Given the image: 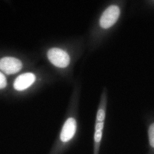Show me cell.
Masks as SVG:
<instances>
[{
	"instance_id": "obj_5",
	"label": "cell",
	"mask_w": 154,
	"mask_h": 154,
	"mask_svg": "<svg viewBox=\"0 0 154 154\" xmlns=\"http://www.w3.org/2000/svg\"><path fill=\"white\" fill-rule=\"evenodd\" d=\"M77 130V122L73 118H69L65 122L60 134L61 140L64 143L70 141Z\"/></svg>"
},
{
	"instance_id": "obj_4",
	"label": "cell",
	"mask_w": 154,
	"mask_h": 154,
	"mask_svg": "<svg viewBox=\"0 0 154 154\" xmlns=\"http://www.w3.org/2000/svg\"><path fill=\"white\" fill-rule=\"evenodd\" d=\"M21 61L13 57L2 58L0 60V68L7 74H12L18 72L22 67Z\"/></svg>"
},
{
	"instance_id": "obj_8",
	"label": "cell",
	"mask_w": 154,
	"mask_h": 154,
	"mask_svg": "<svg viewBox=\"0 0 154 154\" xmlns=\"http://www.w3.org/2000/svg\"><path fill=\"white\" fill-rule=\"evenodd\" d=\"M7 82L6 77L5 75L2 73L0 72V88L1 89L4 88L6 86Z\"/></svg>"
},
{
	"instance_id": "obj_7",
	"label": "cell",
	"mask_w": 154,
	"mask_h": 154,
	"mask_svg": "<svg viewBox=\"0 0 154 154\" xmlns=\"http://www.w3.org/2000/svg\"><path fill=\"white\" fill-rule=\"evenodd\" d=\"M149 151L147 154H154V122L147 127Z\"/></svg>"
},
{
	"instance_id": "obj_6",
	"label": "cell",
	"mask_w": 154,
	"mask_h": 154,
	"mask_svg": "<svg viewBox=\"0 0 154 154\" xmlns=\"http://www.w3.org/2000/svg\"><path fill=\"white\" fill-rule=\"evenodd\" d=\"M35 76L31 72L22 74L17 77L14 87L17 91H23L31 86L35 81Z\"/></svg>"
},
{
	"instance_id": "obj_1",
	"label": "cell",
	"mask_w": 154,
	"mask_h": 154,
	"mask_svg": "<svg viewBox=\"0 0 154 154\" xmlns=\"http://www.w3.org/2000/svg\"><path fill=\"white\" fill-rule=\"evenodd\" d=\"M108 96L106 90L100 98L96 112L94 134V154H99L105 127Z\"/></svg>"
},
{
	"instance_id": "obj_2",
	"label": "cell",
	"mask_w": 154,
	"mask_h": 154,
	"mask_svg": "<svg viewBox=\"0 0 154 154\" xmlns=\"http://www.w3.org/2000/svg\"><path fill=\"white\" fill-rule=\"evenodd\" d=\"M48 58L54 66L65 67L69 65L70 58L68 54L64 50L58 48H52L48 52Z\"/></svg>"
},
{
	"instance_id": "obj_3",
	"label": "cell",
	"mask_w": 154,
	"mask_h": 154,
	"mask_svg": "<svg viewBox=\"0 0 154 154\" xmlns=\"http://www.w3.org/2000/svg\"><path fill=\"white\" fill-rule=\"evenodd\" d=\"M120 9L116 5H111L103 12L100 20V25L104 29L112 26L119 17Z\"/></svg>"
}]
</instances>
